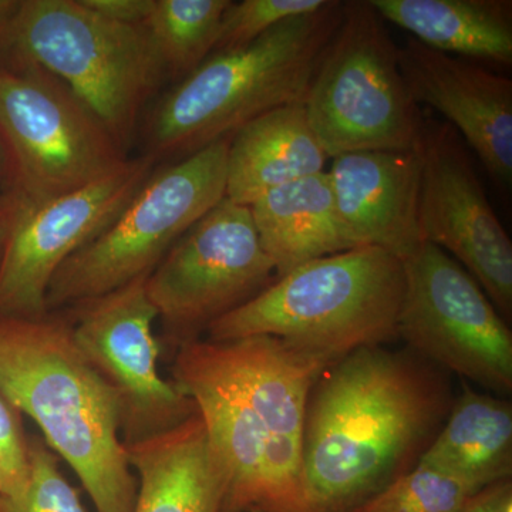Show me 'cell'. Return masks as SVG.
<instances>
[{
  "label": "cell",
  "mask_w": 512,
  "mask_h": 512,
  "mask_svg": "<svg viewBox=\"0 0 512 512\" xmlns=\"http://www.w3.org/2000/svg\"><path fill=\"white\" fill-rule=\"evenodd\" d=\"M453 402L443 369L410 349L336 360L306 407L298 512H353L382 493L419 464Z\"/></svg>",
  "instance_id": "cell-1"
},
{
  "label": "cell",
  "mask_w": 512,
  "mask_h": 512,
  "mask_svg": "<svg viewBox=\"0 0 512 512\" xmlns=\"http://www.w3.org/2000/svg\"><path fill=\"white\" fill-rule=\"evenodd\" d=\"M332 363L271 336L201 338L171 357L224 476L221 512H298L306 407Z\"/></svg>",
  "instance_id": "cell-2"
},
{
  "label": "cell",
  "mask_w": 512,
  "mask_h": 512,
  "mask_svg": "<svg viewBox=\"0 0 512 512\" xmlns=\"http://www.w3.org/2000/svg\"><path fill=\"white\" fill-rule=\"evenodd\" d=\"M0 390L69 464L97 512H133L137 477L116 394L77 348L66 313L0 316Z\"/></svg>",
  "instance_id": "cell-3"
},
{
  "label": "cell",
  "mask_w": 512,
  "mask_h": 512,
  "mask_svg": "<svg viewBox=\"0 0 512 512\" xmlns=\"http://www.w3.org/2000/svg\"><path fill=\"white\" fill-rule=\"evenodd\" d=\"M343 6L328 0L318 12L285 20L248 46L212 53L157 104L148 120L147 156L181 160L266 111L305 100Z\"/></svg>",
  "instance_id": "cell-4"
},
{
  "label": "cell",
  "mask_w": 512,
  "mask_h": 512,
  "mask_svg": "<svg viewBox=\"0 0 512 512\" xmlns=\"http://www.w3.org/2000/svg\"><path fill=\"white\" fill-rule=\"evenodd\" d=\"M403 292L399 258L379 248L349 249L276 278L251 301L215 320L205 339L271 336L336 362L399 338Z\"/></svg>",
  "instance_id": "cell-5"
},
{
  "label": "cell",
  "mask_w": 512,
  "mask_h": 512,
  "mask_svg": "<svg viewBox=\"0 0 512 512\" xmlns=\"http://www.w3.org/2000/svg\"><path fill=\"white\" fill-rule=\"evenodd\" d=\"M3 43L64 84L126 151L165 73L144 26L103 18L82 0L19 2Z\"/></svg>",
  "instance_id": "cell-6"
},
{
  "label": "cell",
  "mask_w": 512,
  "mask_h": 512,
  "mask_svg": "<svg viewBox=\"0 0 512 512\" xmlns=\"http://www.w3.org/2000/svg\"><path fill=\"white\" fill-rule=\"evenodd\" d=\"M229 140L151 174L120 214L57 269L46 293L47 312L150 275L175 242L224 200Z\"/></svg>",
  "instance_id": "cell-7"
},
{
  "label": "cell",
  "mask_w": 512,
  "mask_h": 512,
  "mask_svg": "<svg viewBox=\"0 0 512 512\" xmlns=\"http://www.w3.org/2000/svg\"><path fill=\"white\" fill-rule=\"evenodd\" d=\"M326 156L412 151L421 126L399 67V46L370 0H348L305 100Z\"/></svg>",
  "instance_id": "cell-8"
},
{
  "label": "cell",
  "mask_w": 512,
  "mask_h": 512,
  "mask_svg": "<svg viewBox=\"0 0 512 512\" xmlns=\"http://www.w3.org/2000/svg\"><path fill=\"white\" fill-rule=\"evenodd\" d=\"M0 143L15 197L43 202L80 190L127 163V151L55 77L28 64L0 69Z\"/></svg>",
  "instance_id": "cell-9"
},
{
  "label": "cell",
  "mask_w": 512,
  "mask_h": 512,
  "mask_svg": "<svg viewBox=\"0 0 512 512\" xmlns=\"http://www.w3.org/2000/svg\"><path fill=\"white\" fill-rule=\"evenodd\" d=\"M275 279L274 262L262 248L249 207L224 198L148 275V299L164 330L161 346L173 357Z\"/></svg>",
  "instance_id": "cell-10"
},
{
  "label": "cell",
  "mask_w": 512,
  "mask_h": 512,
  "mask_svg": "<svg viewBox=\"0 0 512 512\" xmlns=\"http://www.w3.org/2000/svg\"><path fill=\"white\" fill-rule=\"evenodd\" d=\"M397 335L447 372L512 392V332L481 286L443 249L424 242L403 259Z\"/></svg>",
  "instance_id": "cell-11"
},
{
  "label": "cell",
  "mask_w": 512,
  "mask_h": 512,
  "mask_svg": "<svg viewBox=\"0 0 512 512\" xmlns=\"http://www.w3.org/2000/svg\"><path fill=\"white\" fill-rule=\"evenodd\" d=\"M147 278L64 312L77 348L116 394L124 447L167 433L197 413L190 397L158 372L163 346L153 332L157 312Z\"/></svg>",
  "instance_id": "cell-12"
},
{
  "label": "cell",
  "mask_w": 512,
  "mask_h": 512,
  "mask_svg": "<svg viewBox=\"0 0 512 512\" xmlns=\"http://www.w3.org/2000/svg\"><path fill=\"white\" fill-rule=\"evenodd\" d=\"M150 156L128 160L101 180L43 202L13 195L0 252V316L46 315L57 269L110 224L153 174Z\"/></svg>",
  "instance_id": "cell-13"
},
{
  "label": "cell",
  "mask_w": 512,
  "mask_h": 512,
  "mask_svg": "<svg viewBox=\"0 0 512 512\" xmlns=\"http://www.w3.org/2000/svg\"><path fill=\"white\" fill-rule=\"evenodd\" d=\"M420 225L476 279L505 322L512 318V242L491 207L463 140L446 121L421 117Z\"/></svg>",
  "instance_id": "cell-14"
},
{
  "label": "cell",
  "mask_w": 512,
  "mask_h": 512,
  "mask_svg": "<svg viewBox=\"0 0 512 512\" xmlns=\"http://www.w3.org/2000/svg\"><path fill=\"white\" fill-rule=\"evenodd\" d=\"M399 67L417 106L426 104L463 136L495 183H512V80L497 70L446 55L410 37Z\"/></svg>",
  "instance_id": "cell-15"
},
{
  "label": "cell",
  "mask_w": 512,
  "mask_h": 512,
  "mask_svg": "<svg viewBox=\"0 0 512 512\" xmlns=\"http://www.w3.org/2000/svg\"><path fill=\"white\" fill-rule=\"evenodd\" d=\"M340 228L350 249L379 248L400 261L424 244L421 161L412 151H356L328 171Z\"/></svg>",
  "instance_id": "cell-16"
},
{
  "label": "cell",
  "mask_w": 512,
  "mask_h": 512,
  "mask_svg": "<svg viewBox=\"0 0 512 512\" xmlns=\"http://www.w3.org/2000/svg\"><path fill=\"white\" fill-rule=\"evenodd\" d=\"M137 474L133 512H221L225 481L200 414L126 447Z\"/></svg>",
  "instance_id": "cell-17"
},
{
  "label": "cell",
  "mask_w": 512,
  "mask_h": 512,
  "mask_svg": "<svg viewBox=\"0 0 512 512\" xmlns=\"http://www.w3.org/2000/svg\"><path fill=\"white\" fill-rule=\"evenodd\" d=\"M328 158L303 101L276 107L232 134L225 198L249 207L265 192L322 173Z\"/></svg>",
  "instance_id": "cell-18"
},
{
  "label": "cell",
  "mask_w": 512,
  "mask_h": 512,
  "mask_svg": "<svg viewBox=\"0 0 512 512\" xmlns=\"http://www.w3.org/2000/svg\"><path fill=\"white\" fill-rule=\"evenodd\" d=\"M421 45L490 69L512 64L511 0H370Z\"/></svg>",
  "instance_id": "cell-19"
},
{
  "label": "cell",
  "mask_w": 512,
  "mask_h": 512,
  "mask_svg": "<svg viewBox=\"0 0 512 512\" xmlns=\"http://www.w3.org/2000/svg\"><path fill=\"white\" fill-rule=\"evenodd\" d=\"M256 234L281 278L305 262L349 251L328 171L265 192L249 205Z\"/></svg>",
  "instance_id": "cell-20"
},
{
  "label": "cell",
  "mask_w": 512,
  "mask_h": 512,
  "mask_svg": "<svg viewBox=\"0 0 512 512\" xmlns=\"http://www.w3.org/2000/svg\"><path fill=\"white\" fill-rule=\"evenodd\" d=\"M419 464L480 488L511 478V402L464 386Z\"/></svg>",
  "instance_id": "cell-21"
},
{
  "label": "cell",
  "mask_w": 512,
  "mask_h": 512,
  "mask_svg": "<svg viewBox=\"0 0 512 512\" xmlns=\"http://www.w3.org/2000/svg\"><path fill=\"white\" fill-rule=\"evenodd\" d=\"M231 0H156L144 23L165 73L181 79L214 52Z\"/></svg>",
  "instance_id": "cell-22"
},
{
  "label": "cell",
  "mask_w": 512,
  "mask_h": 512,
  "mask_svg": "<svg viewBox=\"0 0 512 512\" xmlns=\"http://www.w3.org/2000/svg\"><path fill=\"white\" fill-rule=\"evenodd\" d=\"M480 490L463 478L417 464L353 512H460Z\"/></svg>",
  "instance_id": "cell-23"
},
{
  "label": "cell",
  "mask_w": 512,
  "mask_h": 512,
  "mask_svg": "<svg viewBox=\"0 0 512 512\" xmlns=\"http://www.w3.org/2000/svg\"><path fill=\"white\" fill-rule=\"evenodd\" d=\"M29 464L28 487L16 497L0 494V512H87L42 437L29 436Z\"/></svg>",
  "instance_id": "cell-24"
},
{
  "label": "cell",
  "mask_w": 512,
  "mask_h": 512,
  "mask_svg": "<svg viewBox=\"0 0 512 512\" xmlns=\"http://www.w3.org/2000/svg\"><path fill=\"white\" fill-rule=\"evenodd\" d=\"M328 0H242L231 2L221 20L214 52L239 49L285 20L318 12Z\"/></svg>",
  "instance_id": "cell-25"
},
{
  "label": "cell",
  "mask_w": 512,
  "mask_h": 512,
  "mask_svg": "<svg viewBox=\"0 0 512 512\" xmlns=\"http://www.w3.org/2000/svg\"><path fill=\"white\" fill-rule=\"evenodd\" d=\"M29 436L23 414L0 390V494L15 497L28 487Z\"/></svg>",
  "instance_id": "cell-26"
},
{
  "label": "cell",
  "mask_w": 512,
  "mask_h": 512,
  "mask_svg": "<svg viewBox=\"0 0 512 512\" xmlns=\"http://www.w3.org/2000/svg\"><path fill=\"white\" fill-rule=\"evenodd\" d=\"M84 6L103 18L128 26H144L156 0H82Z\"/></svg>",
  "instance_id": "cell-27"
},
{
  "label": "cell",
  "mask_w": 512,
  "mask_h": 512,
  "mask_svg": "<svg viewBox=\"0 0 512 512\" xmlns=\"http://www.w3.org/2000/svg\"><path fill=\"white\" fill-rule=\"evenodd\" d=\"M460 512H512L511 478L485 485L467 501Z\"/></svg>",
  "instance_id": "cell-28"
},
{
  "label": "cell",
  "mask_w": 512,
  "mask_h": 512,
  "mask_svg": "<svg viewBox=\"0 0 512 512\" xmlns=\"http://www.w3.org/2000/svg\"><path fill=\"white\" fill-rule=\"evenodd\" d=\"M18 8L19 2L0 0V43L5 42L6 33H8L10 23L15 18Z\"/></svg>",
  "instance_id": "cell-29"
},
{
  "label": "cell",
  "mask_w": 512,
  "mask_h": 512,
  "mask_svg": "<svg viewBox=\"0 0 512 512\" xmlns=\"http://www.w3.org/2000/svg\"><path fill=\"white\" fill-rule=\"evenodd\" d=\"M3 237H5V211H0V252H2Z\"/></svg>",
  "instance_id": "cell-30"
},
{
  "label": "cell",
  "mask_w": 512,
  "mask_h": 512,
  "mask_svg": "<svg viewBox=\"0 0 512 512\" xmlns=\"http://www.w3.org/2000/svg\"><path fill=\"white\" fill-rule=\"evenodd\" d=\"M5 164H6L5 148H3L2 143H0V177H2L3 168H5Z\"/></svg>",
  "instance_id": "cell-31"
}]
</instances>
